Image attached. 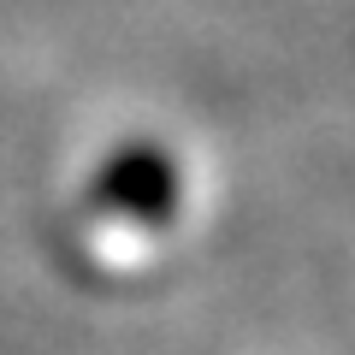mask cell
Returning a JSON list of instances; mask_svg holds the SVG:
<instances>
[{
	"label": "cell",
	"instance_id": "6da1fadb",
	"mask_svg": "<svg viewBox=\"0 0 355 355\" xmlns=\"http://www.w3.org/2000/svg\"><path fill=\"white\" fill-rule=\"evenodd\" d=\"M89 202L113 219L125 214V219H142V225H166L178 214V160L160 142H125L95 172Z\"/></svg>",
	"mask_w": 355,
	"mask_h": 355
}]
</instances>
